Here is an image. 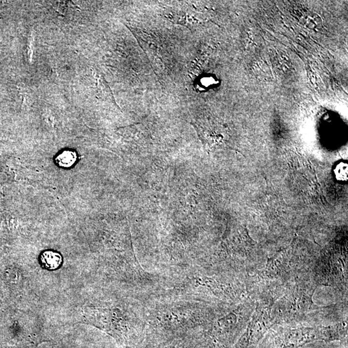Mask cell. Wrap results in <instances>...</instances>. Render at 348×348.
I'll list each match as a JSON object with an SVG mask.
<instances>
[{"mask_svg": "<svg viewBox=\"0 0 348 348\" xmlns=\"http://www.w3.org/2000/svg\"><path fill=\"white\" fill-rule=\"evenodd\" d=\"M314 281L295 280L272 307V314L276 324L293 323L304 319L309 313L326 308L315 304L313 295L316 290Z\"/></svg>", "mask_w": 348, "mask_h": 348, "instance_id": "obj_1", "label": "cell"}, {"mask_svg": "<svg viewBox=\"0 0 348 348\" xmlns=\"http://www.w3.org/2000/svg\"><path fill=\"white\" fill-rule=\"evenodd\" d=\"M347 334V322L328 326L286 327L274 337L272 348H300L315 341H341Z\"/></svg>", "mask_w": 348, "mask_h": 348, "instance_id": "obj_2", "label": "cell"}, {"mask_svg": "<svg viewBox=\"0 0 348 348\" xmlns=\"http://www.w3.org/2000/svg\"><path fill=\"white\" fill-rule=\"evenodd\" d=\"M273 303H261L257 304L252 319L234 348H254L265 334L276 325L272 314Z\"/></svg>", "mask_w": 348, "mask_h": 348, "instance_id": "obj_3", "label": "cell"}, {"mask_svg": "<svg viewBox=\"0 0 348 348\" xmlns=\"http://www.w3.org/2000/svg\"><path fill=\"white\" fill-rule=\"evenodd\" d=\"M41 261L44 266L50 270L58 268L62 264V258L60 254L52 251H46L42 254Z\"/></svg>", "mask_w": 348, "mask_h": 348, "instance_id": "obj_4", "label": "cell"}, {"mask_svg": "<svg viewBox=\"0 0 348 348\" xmlns=\"http://www.w3.org/2000/svg\"><path fill=\"white\" fill-rule=\"evenodd\" d=\"M78 159L76 152L71 151H65L56 157V163L60 167L68 169L74 165Z\"/></svg>", "mask_w": 348, "mask_h": 348, "instance_id": "obj_5", "label": "cell"}, {"mask_svg": "<svg viewBox=\"0 0 348 348\" xmlns=\"http://www.w3.org/2000/svg\"><path fill=\"white\" fill-rule=\"evenodd\" d=\"M334 175L337 181L346 182L348 179V165L346 162H340L335 166Z\"/></svg>", "mask_w": 348, "mask_h": 348, "instance_id": "obj_6", "label": "cell"}]
</instances>
